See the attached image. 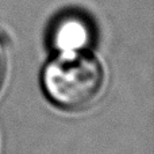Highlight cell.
Segmentation results:
<instances>
[{"label":"cell","mask_w":154,"mask_h":154,"mask_svg":"<svg viewBox=\"0 0 154 154\" xmlns=\"http://www.w3.org/2000/svg\"><path fill=\"white\" fill-rule=\"evenodd\" d=\"M46 100L64 112H82L100 99L106 82L101 62L92 51L51 54L39 75Z\"/></svg>","instance_id":"6da1fadb"},{"label":"cell","mask_w":154,"mask_h":154,"mask_svg":"<svg viewBox=\"0 0 154 154\" xmlns=\"http://www.w3.org/2000/svg\"><path fill=\"white\" fill-rule=\"evenodd\" d=\"M97 39L95 22L76 8L58 12L49 23L46 42L51 54L91 51Z\"/></svg>","instance_id":"7a4b0ae2"},{"label":"cell","mask_w":154,"mask_h":154,"mask_svg":"<svg viewBox=\"0 0 154 154\" xmlns=\"http://www.w3.org/2000/svg\"><path fill=\"white\" fill-rule=\"evenodd\" d=\"M3 81H4V64H3L2 56H0V89L3 87Z\"/></svg>","instance_id":"3957f363"}]
</instances>
